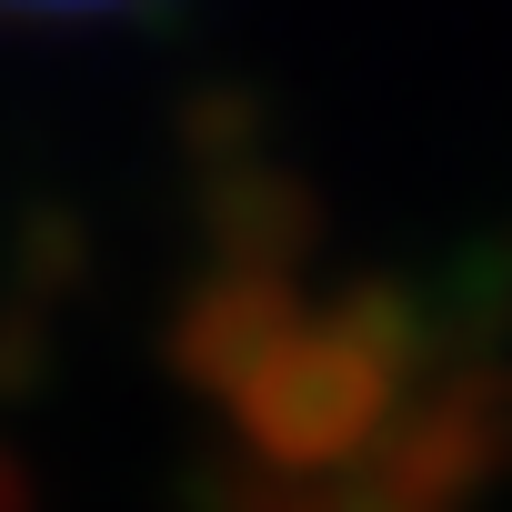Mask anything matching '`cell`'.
Masks as SVG:
<instances>
[{"label":"cell","mask_w":512,"mask_h":512,"mask_svg":"<svg viewBox=\"0 0 512 512\" xmlns=\"http://www.w3.org/2000/svg\"><path fill=\"white\" fill-rule=\"evenodd\" d=\"M21 11H71V0H21Z\"/></svg>","instance_id":"cell-1"}]
</instances>
